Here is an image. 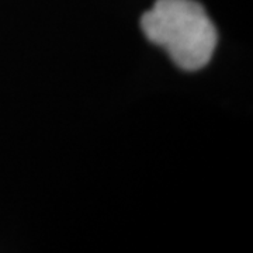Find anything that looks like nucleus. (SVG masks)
<instances>
[{
    "mask_svg": "<svg viewBox=\"0 0 253 253\" xmlns=\"http://www.w3.org/2000/svg\"><path fill=\"white\" fill-rule=\"evenodd\" d=\"M145 37L162 46L181 69L204 68L217 45V31L194 0H156L141 20Z\"/></svg>",
    "mask_w": 253,
    "mask_h": 253,
    "instance_id": "f257e3e1",
    "label": "nucleus"
}]
</instances>
